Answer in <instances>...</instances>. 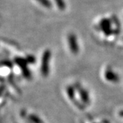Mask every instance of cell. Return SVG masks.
<instances>
[{
    "mask_svg": "<svg viewBox=\"0 0 123 123\" xmlns=\"http://www.w3.org/2000/svg\"><path fill=\"white\" fill-rule=\"evenodd\" d=\"M29 119H30L31 123H43L42 120L39 118V117H38L35 114L30 115L29 116Z\"/></svg>",
    "mask_w": 123,
    "mask_h": 123,
    "instance_id": "52a82bcc",
    "label": "cell"
},
{
    "mask_svg": "<svg viewBox=\"0 0 123 123\" xmlns=\"http://www.w3.org/2000/svg\"><path fill=\"white\" fill-rule=\"evenodd\" d=\"M27 61L28 63H30V64H34V62L36 61L35 57L32 55H29L28 57H27L26 58Z\"/></svg>",
    "mask_w": 123,
    "mask_h": 123,
    "instance_id": "30bf717a",
    "label": "cell"
},
{
    "mask_svg": "<svg viewBox=\"0 0 123 123\" xmlns=\"http://www.w3.org/2000/svg\"><path fill=\"white\" fill-rule=\"evenodd\" d=\"M99 26L101 30L106 35H110L112 32L111 30V25H110V21L107 19V18H103L99 23Z\"/></svg>",
    "mask_w": 123,
    "mask_h": 123,
    "instance_id": "277c9868",
    "label": "cell"
},
{
    "mask_svg": "<svg viewBox=\"0 0 123 123\" xmlns=\"http://www.w3.org/2000/svg\"><path fill=\"white\" fill-rule=\"evenodd\" d=\"M37 1L39 2L42 6H43L47 8H51V4L50 1H49V0H37Z\"/></svg>",
    "mask_w": 123,
    "mask_h": 123,
    "instance_id": "9c48e42d",
    "label": "cell"
},
{
    "mask_svg": "<svg viewBox=\"0 0 123 123\" xmlns=\"http://www.w3.org/2000/svg\"><path fill=\"white\" fill-rule=\"evenodd\" d=\"M118 115H119V116H120L121 118H123V110H120V111H119Z\"/></svg>",
    "mask_w": 123,
    "mask_h": 123,
    "instance_id": "8fae6325",
    "label": "cell"
},
{
    "mask_svg": "<svg viewBox=\"0 0 123 123\" xmlns=\"http://www.w3.org/2000/svg\"><path fill=\"white\" fill-rule=\"evenodd\" d=\"M68 44L70 51L73 54H77L79 53V47L77 37L73 34H70L68 36Z\"/></svg>",
    "mask_w": 123,
    "mask_h": 123,
    "instance_id": "7a4b0ae2",
    "label": "cell"
},
{
    "mask_svg": "<svg viewBox=\"0 0 123 123\" xmlns=\"http://www.w3.org/2000/svg\"><path fill=\"white\" fill-rule=\"evenodd\" d=\"M54 1H55V4L60 10H64L65 9L66 6L64 0H54Z\"/></svg>",
    "mask_w": 123,
    "mask_h": 123,
    "instance_id": "ba28073f",
    "label": "cell"
},
{
    "mask_svg": "<svg viewBox=\"0 0 123 123\" xmlns=\"http://www.w3.org/2000/svg\"><path fill=\"white\" fill-rule=\"evenodd\" d=\"M51 57V52L50 50H45L42 55L41 65H40V72L44 77H47L49 73V64Z\"/></svg>",
    "mask_w": 123,
    "mask_h": 123,
    "instance_id": "6da1fadb",
    "label": "cell"
},
{
    "mask_svg": "<svg viewBox=\"0 0 123 123\" xmlns=\"http://www.w3.org/2000/svg\"><path fill=\"white\" fill-rule=\"evenodd\" d=\"M105 78L107 81L111 83H117L120 81L119 76L111 68H108L105 72Z\"/></svg>",
    "mask_w": 123,
    "mask_h": 123,
    "instance_id": "3957f363",
    "label": "cell"
},
{
    "mask_svg": "<svg viewBox=\"0 0 123 123\" xmlns=\"http://www.w3.org/2000/svg\"><path fill=\"white\" fill-rule=\"evenodd\" d=\"M78 90H79V96L81 100L83 101V103H84L85 104L89 105L90 103V98L89 97V93L88 91L83 88H80Z\"/></svg>",
    "mask_w": 123,
    "mask_h": 123,
    "instance_id": "5b68a950",
    "label": "cell"
},
{
    "mask_svg": "<svg viewBox=\"0 0 123 123\" xmlns=\"http://www.w3.org/2000/svg\"><path fill=\"white\" fill-rule=\"evenodd\" d=\"M66 92H67V94H68V97L70 98V100H74L75 98V88H73V86H68L67 89H66Z\"/></svg>",
    "mask_w": 123,
    "mask_h": 123,
    "instance_id": "8992f818",
    "label": "cell"
}]
</instances>
